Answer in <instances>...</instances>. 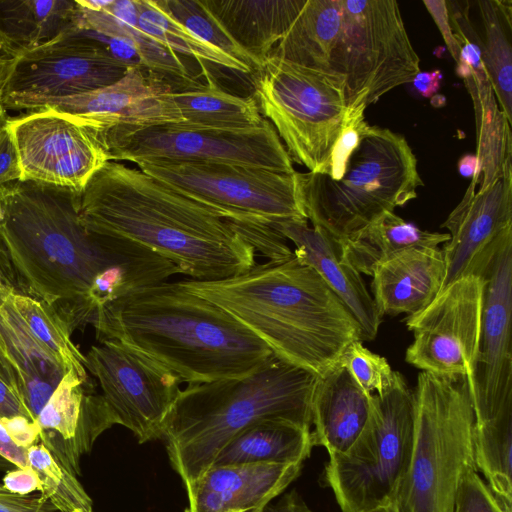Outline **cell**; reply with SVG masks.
<instances>
[{
  "instance_id": "obj_1",
  "label": "cell",
  "mask_w": 512,
  "mask_h": 512,
  "mask_svg": "<svg viewBox=\"0 0 512 512\" xmlns=\"http://www.w3.org/2000/svg\"><path fill=\"white\" fill-rule=\"evenodd\" d=\"M79 216L88 232L148 248L192 280L230 278L256 263L254 248L214 208L117 161L81 190Z\"/></svg>"
},
{
  "instance_id": "obj_2",
  "label": "cell",
  "mask_w": 512,
  "mask_h": 512,
  "mask_svg": "<svg viewBox=\"0 0 512 512\" xmlns=\"http://www.w3.org/2000/svg\"><path fill=\"white\" fill-rule=\"evenodd\" d=\"M80 193L33 181L0 186V235L31 296L52 306L71 331L99 274L162 257L129 240L88 232L79 216Z\"/></svg>"
},
{
  "instance_id": "obj_3",
  "label": "cell",
  "mask_w": 512,
  "mask_h": 512,
  "mask_svg": "<svg viewBox=\"0 0 512 512\" xmlns=\"http://www.w3.org/2000/svg\"><path fill=\"white\" fill-rule=\"evenodd\" d=\"M89 324L100 342L118 341L188 385L246 377L274 355L232 315L179 282L114 300Z\"/></svg>"
},
{
  "instance_id": "obj_4",
  "label": "cell",
  "mask_w": 512,
  "mask_h": 512,
  "mask_svg": "<svg viewBox=\"0 0 512 512\" xmlns=\"http://www.w3.org/2000/svg\"><path fill=\"white\" fill-rule=\"evenodd\" d=\"M179 283L232 315L277 358L317 376L334 366L350 343L362 342L351 311L294 255L255 263L222 280Z\"/></svg>"
},
{
  "instance_id": "obj_5",
  "label": "cell",
  "mask_w": 512,
  "mask_h": 512,
  "mask_svg": "<svg viewBox=\"0 0 512 512\" xmlns=\"http://www.w3.org/2000/svg\"><path fill=\"white\" fill-rule=\"evenodd\" d=\"M317 377L273 355L246 377L180 390L161 440L185 488L213 465L232 438L259 420L283 418L311 427Z\"/></svg>"
},
{
  "instance_id": "obj_6",
  "label": "cell",
  "mask_w": 512,
  "mask_h": 512,
  "mask_svg": "<svg viewBox=\"0 0 512 512\" xmlns=\"http://www.w3.org/2000/svg\"><path fill=\"white\" fill-rule=\"evenodd\" d=\"M299 182L307 220L340 242L415 199L424 185L405 137L368 123L339 180L299 172Z\"/></svg>"
},
{
  "instance_id": "obj_7",
  "label": "cell",
  "mask_w": 512,
  "mask_h": 512,
  "mask_svg": "<svg viewBox=\"0 0 512 512\" xmlns=\"http://www.w3.org/2000/svg\"><path fill=\"white\" fill-rule=\"evenodd\" d=\"M413 405L410 462L393 503L398 512H453L463 479L477 470L470 384L420 372Z\"/></svg>"
},
{
  "instance_id": "obj_8",
  "label": "cell",
  "mask_w": 512,
  "mask_h": 512,
  "mask_svg": "<svg viewBox=\"0 0 512 512\" xmlns=\"http://www.w3.org/2000/svg\"><path fill=\"white\" fill-rule=\"evenodd\" d=\"M414 426L413 391L394 371L389 387L372 395L369 420L343 453L329 455L325 480L342 512L393 502L409 466Z\"/></svg>"
},
{
  "instance_id": "obj_9",
  "label": "cell",
  "mask_w": 512,
  "mask_h": 512,
  "mask_svg": "<svg viewBox=\"0 0 512 512\" xmlns=\"http://www.w3.org/2000/svg\"><path fill=\"white\" fill-rule=\"evenodd\" d=\"M254 98L292 161L328 174L350 112L342 84L324 74L269 57L253 73Z\"/></svg>"
},
{
  "instance_id": "obj_10",
  "label": "cell",
  "mask_w": 512,
  "mask_h": 512,
  "mask_svg": "<svg viewBox=\"0 0 512 512\" xmlns=\"http://www.w3.org/2000/svg\"><path fill=\"white\" fill-rule=\"evenodd\" d=\"M343 26L333 56L349 112L365 110L381 96L410 83L420 59L395 0H342Z\"/></svg>"
},
{
  "instance_id": "obj_11",
  "label": "cell",
  "mask_w": 512,
  "mask_h": 512,
  "mask_svg": "<svg viewBox=\"0 0 512 512\" xmlns=\"http://www.w3.org/2000/svg\"><path fill=\"white\" fill-rule=\"evenodd\" d=\"M139 169L233 222L274 224L307 219L299 172L220 162L153 160Z\"/></svg>"
},
{
  "instance_id": "obj_12",
  "label": "cell",
  "mask_w": 512,
  "mask_h": 512,
  "mask_svg": "<svg viewBox=\"0 0 512 512\" xmlns=\"http://www.w3.org/2000/svg\"><path fill=\"white\" fill-rule=\"evenodd\" d=\"M108 161L220 162L293 173V161L268 121L249 129H196L175 124L117 127L95 137Z\"/></svg>"
},
{
  "instance_id": "obj_13",
  "label": "cell",
  "mask_w": 512,
  "mask_h": 512,
  "mask_svg": "<svg viewBox=\"0 0 512 512\" xmlns=\"http://www.w3.org/2000/svg\"><path fill=\"white\" fill-rule=\"evenodd\" d=\"M129 67L84 30L74 27L14 58L1 102L6 110L43 108L53 101L113 84Z\"/></svg>"
},
{
  "instance_id": "obj_14",
  "label": "cell",
  "mask_w": 512,
  "mask_h": 512,
  "mask_svg": "<svg viewBox=\"0 0 512 512\" xmlns=\"http://www.w3.org/2000/svg\"><path fill=\"white\" fill-rule=\"evenodd\" d=\"M485 280L462 277L438 293L423 310L406 316L413 333L405 360L422 372L466 378L472 391L478 358Z\"/></svg>"
},
{
  "instance_id": "obj_15",
  "label": "cell",
  "mask_w": 512,
  "mask_h": 512,
  "mask_svg": "<svg viewBox=\"0 0 512 512\" xmlns=\"http://www.w3.org/2000/svg\"><path fill=\"white\" fill-rule=\"evenodd\" d=\"M84 356L115 424L129 429L139 443L161 440L180 378L118 341H102Z\"/></svg>"
},
{
  "instance_id": "obj_16",
  "label": "cell",
  "mask_w": 512,
  "mask_h": 512,
  "mask_svg": "<svg viewBox=\"0 0 512 512\" xmlns=\"http://www.w3.org/2000/svg\"><path fill=\"white\" fill-rule=\"evenodd\" d=\"M481 335L471 391L475 425L512 415V234L485 266Z\"/></svg>"
},
{
  "instance_id": "obj_17",
  "label": "cell",
  "mask_w": 512,
  "mask_h": 512,
  "mask_svg": "<svg viewBox=\"0 0 512 512\" xmlns=\"http://www.w3.org/2000/svg\"><path fill=\"white\" fill-rule=\"evenodd\" d=\"M30 111L7 121L19 155L21 181L81 191L108 161L105 151L69 116L50 108Z\"/></svg>"
},
{
  "instance_id": "obj_18",
  "label": "cell",
  "mask_w": 512,
  "mask_h": 512,
  "mask_svg": "<svg viewBox=\"0 0 512 512\" xmlns=\"http://www.w3.org/2000/svg\"><path fill=\"white\" fill-rule=\"evenodd\" d=\"M176 91L166 79L141 67L130 66L113 84L53 101L43 108L69 116L95 139L117 127L181 123V114L172 98Z\"/></svg>"
},
{
  "instance_id": "obj_19",
  "label": "cell",
  "mask_w": 512,
  "mask_h": 512,
  "mask_svg": "<svg viewBox=\"0 0 512 512\" xmlns=\"http://www.w3.org/2000/svg\"><path fill=\"white\" fill-rule=\"evenodd\" d=\"M472 180L464 197L441 227L450 238L443 244L444 290L467 275L481 276L502 241L512 234V170L475 192Z\"/></svg>"
},
{
  "instance_id": "obj_20",
  "label": "cell",
  "mask_w": 512,
  "mask_h": 512,
  "mask_svg": "<svg viewBox=\"0 0 512 512\" xmlns=\"http://www.w3.org/2000/svg\"><path fill=\"white\" fill-rule=\"evenodd\" d=\"M39 442L71 473L80 474V459L95 440L115 425L94 383L67 371L40 411Z\"/></svg>"
},
{
  "instance_id": "obj_21",
  "label": "cell",
  "mask_w": 512,
  "mask_h": 512,
  "mask_svg": "<svg viewBox=\"0 0 512 512\" xmlns=\"http://www.w3.org/2000/svg\"><path fill=\"white\" fill-rule=\"evenodd\" d=\"M272 226L294 244V256L312 267L351 311L360 325L362 342L374 340L382 318L342 243L322 229L309 227L307 219L285 220Z\"/></svg>"
},
{
  "instance_id": "obj_22",
  "label": "cell",
  "mask_w": 512,
  "mask_h": 512,
  "mask_svg": "<svg viewBox=\"0 0 512 512\" xmlns=\"http://www.w3.org/2000/svg\"><path fill=\"white\" fill-rule=\"evenodd\" d=\"M303 463L214 465L186 488L187 512H262Z\"/></svg>"
},
{
  "instance_id": "obj_23",
  "label": "cell",
  "mask_w": 512,
  "mask_h": 512,
  "mask_svg": "<svg viewBox=\"0 0 512 512\" xmlns=\"http://www.w3.org/2000/svg\"><path fill=\"white\" fill-rule=\"evenodd\" d=\"M445 261L439 247L402 251L380 263L372 274L371 292L378 315H413L441 290Z\"/></svg>"
},
{
  "instance_id": "obj_24",
  "label": "cell",
  "mask_w": 512,
  "mask_h": 512,
  "mask_svg": "<svg viewBox=\"0 0 512 512\" xmlns=\"http://www.w3.org/2000/svg\"><path fill=\"white\" fill-rule=\"evenodd\" d=\"M366 393L339 362L317 377L311 398L313 445L345 452L365 428L372 409Z\"/></svg>"
},
{
  "instance_id": "obj_25",
  "label": "cell",
  "mask_w": 512,
  "mask_h": 512,
  "mask_svg": "<svg viewBox=\"0 0 512 512\" xmlns=\"http://www.w3.org/2000/svg\"><path fill=\"white\" fill-rule=\"evenodd\" d=\"M233 40L261 66L306 0H203Z\"/></svg>"
},
{
  "instance_id": "obj_26",
  "label": "cell",
  "mask_w": 512,
  "mask_h": 512,
  "mask_svg": "<svg viewBox=\"0 0 512 512\" xmlns=\"http://www.w3.org/2000/svg\"><path fill=\"white\" fill-rule=\"evenodd\" d=\"M0 339L19 375L21 399L36 421L67 370L33 337L10 295L0 300Z\"/></svg>"
},
{
  "instance_id": "obj_27",
  "label": "cell",
  "mask_w": 512,
  "mask_h": 512,
  "mask_svg": "<svg viewBox=\"0 0 512 512\" xmlns=\"http://www.w3.org/2000/svg\"><path fill=\"white\" fill-rule=\"evenodd\" d=\"M342 26V0H306L269 57L314 70L343 86L332 64Z\"/></svg>"
},
{
  "instance_id": "obj_28",
  "label": "cell",
  "mask_w": 512,
  "mask_h": 512,
  "mask_svg": "<svg viewBox=\"0 0 512 512\" xmlns=\"http://www.w3.org/2000/svg\"><path fill=\"white\" fill-rule=\"evenodd\" d=\"M76 27L107 37L123 38L136 49L142 68L185 89L196 83L182 58L146 35L138 26L136 0H112L98 11L76 2Z\"/></svg>"
},
{
  "instance_id": "obj_29",
  "label": "cell",
  "mask_w": 512,
  "mask_h": 512,
  "mask_svg": "<svg viewBox=\"0 0 512 512\" xmlns=\"http://www.w3.org/2000/svg\"><path fill=\"white\" fill-rule=\"evenodd\" d=\"M313 446L311 427L283 418H267L232 438L212 466L303 463Z\"/></svg>"
},
{
  "instance_id": "obj_30",
  "label": "cell",
  "mask_w": 512,
  "mask_h": 512,
  "mask_svg": "<svg viewBox=\"0 0 512 512\" xmlns=\"http://www.w3.org/2000/svg\"><path fill=\"white\" fill-rule=\"evenodd\" d=\"M76 27L72 0H0V38L16 57Z\"/></svg>"
},
{
  "instance_id": "obj_31",
  "label": "cell",
  "mask_w": 512,
  "mask_h": 512,
  "mask_svg": "<svg viewBox=\"0 0 512 512\" xmlns=\"http://www.w3.org/2000/svg\"><path fill=\"white\" fill-rule=\"evenodd\" d=\"M449 238L448 233L421 230L394 212H386L341 243L351 264L361 274L372 276L380 263L402 251L438 247Z\"/></svg>"
},
{
  "instance_id": "obj_32",
  "label": "cell",
  "mask_w": 512,
  "mask_h": 512,
  "mask_svg": "<svg viewBox=\"0 0 512 512\" xmlns=\"http://www.w3.org/2000/svg\"><path fill=\"white\" fill-rule=\"evenodd\" d=\"M182 122L196 129H249L264 122L254 97H240L220 89L213 82L173 93Z\"/></svg>"
},
{
  "instance_id": "obj_33",
  "label": "cell",
  "mask_w": 512,
  "mask_h": 512,
  "mask_svg": "<svg viewBox=\"0 0 512 512\" xmlns=\"http://www.w3.org/2000/svg\"><path fill=\"white\" fill-rule=\"evenodd\" d=\"M477 3L483 25L482 61L499 108L512 124V1Z\"/></svg>"
},
{
  "instance_id": "obj_34",
  "label": "cell",
  "mask_w": 512,
  "mask_h": 512,
  "mask_svg": "<svg viewBox=\"0 0 512 512\" xmlns=\"http://www.w3.org/2000/svg\"><path fill=\"white\" fill-rule=\"evenodd\" d=\"M12 303L33 337L67 370L87 379L85 356L71 340L72 331L49 304L29 295L12 294Z\"/></svg>"
},
{
  "instance_id": "obj_35",
  "label": "cell",
  "mask_w": 512,
  "mask_h": 512,
  "mask_svg": "<svg viewBox=\"0 0 512 512\" xmlns=\"http://www.w3.org/2000/svg\"><path fill=\"white\" fill-rule=\"evenodd\" d=\"M136 6L139 28L179 56H189L200 63L210 62L244 74H253L246 65L198 39L167 15L155 0H136Z\"/></svg>"
},
{
  "instance_id": "obj_36",
  "label": "cell",
  "mask_w": 512,
  "mask_h": 512,
  "mask_svg": "<svg viewBox=\"0 0 512 512\" xmlns=\"http://www.w3.org/2000/svg\"><path fill=\"white\" fill-rule=\"evenodd\" d=\"M173 20L204 43L223 52L256 72L261 65L228 34L203 0H155Z\"/></svg>"
},
{
  "instance_id": "obj_37",
  "label": "cell",
  "mask_w": 512,
  "mask_h": 512,
  "mask_svg": "<svg viewBox=\"0 0 512 512\" xmlns=\"http://www.w3.org/2000/svg\"><path fill=\"white\" fill-rule=\"evenodd\" d=\"M28 464L37 473L40 494L59 512H93L92 500L77 480L40 442L27 450Z\"/></svg>"
},
{
  "instance_id": "obj_38",
  "label": "cell",
  "mask_w": 512,
  "mask_h": 512,
  "mask_svg": "<svg viewBox=\"0 0 512 512\" xmlns=\"http://www.w3.org/2000/svg\"><path fill=\"white\" fill-rule=\"evenodd\" d=\"M338 362L368 394H381L394 376L387 359L370 351L361 341L350 343Z\"/></svg>"
},
{
  "instance_id": "obj_39",
  "label": "cell",
  "mask_w": 512,
  "mask_h": 512,
  "mask_svg": "<svg viewBox=\"0 0 512 512\" xmlns=\"http://www.w3.org/2000/svg\"><path fill=\"white\" fill-rule=\"evenodd\" d=\"M453 512H512V507L500 500L474 471L463 479Z\"/></svg>"
},
{
  "instance_id": "obj_40",
  "label": "cell",
  "mask_w": 512,
  "mask_h": 512,
  "mask_svg": "<svg viewBox=\"0 0 512 512\" xmlns=\"http://www.w3.org/2000/svg\"><path fill=\"white\" fill-rule=\"evenodd\" d=\"M230 222L255 252L259 250L268 261L284 260L294 255L287 239L272 224Z\"/></svg>"
},
{
  "instance_id": "obj_41",
  "label": "cell",
  "mask_w": 512,
  "mask_h": 512,
  "mask_svg": "<svg viewBox=\"0 0 512 512\" xmlns=\"http://www.w3.org/2000/svg\"><path fill=\"white\" fill-rule=\"evenodd\" d=\"M364 111L350 112L349 121L334 147L329 171L326 174L334 180H339L343 176L348 159L359 143L362 130L367 124L364 118Z\"/></svg>"
},
{
  "instance_id": "obj_42",
  "label": "cell",
  "mask_w": 512,
  "mask_h": 512,
  "mask_svg": "<svg viewBox=\"0 0 512 512\" xmlns=\"http://www.w3.org/2000/svg\"><path fill=\"white\" fill-rule=\"evenodd\" d=\"M12 294L31 296L4 239L0 235V300Z\"/></svg>"
},
{
  "instance_id": "obj_43",
  "label": "cell",
  "mask_w": 512,
  "mask_h": 512,
  "mask_svg": "<svg viewBox=\"0 0 512 512\" xmlns=\"http://www.w3.org/2000/svg\"><path fill=\"white\" fill-rule=\"evenodd\" d=\"M21 178L18 151L6 124L0 131V186L19 181Z\"/></svg>"
},
{
  "instance_id": "obj_44",
  "label": "cell",
  "mask_w": 512,
  "mask_h": 512,
  "mask_svg": "<svg viewBox=\"0 0 512 512\" xmlns=\"http://www.w3.org/2000/svg\"><path fill=\"white\" fill-rule=\"evenodd\" d=\"M56 509L40 495H19L0 482V512H55Z\"/></svg>"
},
{
  "instance_id": "obj_45",
  "label": "cell",
  "mask_w": 512,
  "mask_h": 512,
  "mask_svg": "<svg viewBox=\"0 0 512 512\" xmlns=\"http://www.w3.org/2000/svg\"><path fill=\"white\" fill-rule=\"evenodd\" d=\"M423 4L434 19L452 58L457 62L461 46L451 27L447 2L445 0H423Z\"/></svg>"
},
{
  "instance_id": "obj_46",
  "label": "cell",
  "mask_w": 512,
  "mask_h": 512,
  "mask_svg": "<svg viewBox=\"0 0 512 512\" xmlns=\"http://www.w3.org/2000/svg\"><path fill=\"white\" fill-rule=\"evenodd\" d=\"M4 487L12 493L19 495H30L32 492L40 491L41 483L35 470L27 466L17 468L5 474L2 479Z\"/></svg>"
},
{
  "instance_id": "obj_47",
  "label": "cell",
  "mask_w": 512,
  "mask_h": 512,
  "mask_svg": "<svg viewBox=\"0 0 512 512\" xmlns=\"http://www.w3.org/2000/svg\"><path fill=\"white\" fill-rule=\"evenodd\" d=\"M13 441L20 447L28 448L39 441V428L36 422L25 417L1 420Z\"/></svg>"
},
{
  "instance_id": "obj_48",
  "label": "cell",
  "mask_w": 512,
  "mask_h": 512,
  "mask_svg": "<svg viewBox=\"0 0 512 512\" xmlns=\"http://www.w3.org/2000/svg\"><path fill=\"white\" fill-rule=\"evenodd\" d=\"M25 417L33 422L18 392L0 378V420Z\"/></svg>"
},
{
  "instance_id": "obj_49",
  "label": "cell",
  "mask_w": 512,
  "mask_h": 512,
  "mask_svg": "<svg viewBox=\"0 0 512 512\" xmlns=\"http://www.w3.org/2000/svg\"><path fill=\"white\" fill-rule=\"evenodd\" d=\"M0 457L17 468L29 466L27 450L18 446L0 420Z\"/></svg>"
},
{
  "instance_id": "obj_50",
  "label": "cell",
  "mask_w": 512,
  "mask_h": 512,
  "mask_svg": "<svg viewBox=\"0 0 512 512\" xmlns=\"http://www.w3.org/2000/svg\"><path fill=\"white\" fill-rule=\"evenodd\" d=\"M262 512H312L296 490L284 494L275 504H267Z\"/></svg>"
},
{
  "instance_id": "obj_51",
  "label": "cell",
  "mask_w": 512,
  "mask_h": 512,
  "mask_svg": "<svg viewBox=\"0 0 512 512\" xmlns=\"http://www.w3.org/2000/svg\"><path fill=\"white\" fill-rule=\"evenodd\" d=\"M442 73L440 70L419 72L413 79L417 91L424 97L433 96L440 88Z\"/></svg>"
},
{
  "instance_id": "obj_52",
  "label": "cell",
  "mask_w": 512,
  "mask_h": 512,
  "mask_svg": "<svg viewBox=\"0 0 512 512\" xmlns=\"http://www.w3.org/2000/svg\"><path fill=\"white\" fill-rule=\"evenodd\" d=\"M0 378L9 386L15 389L18 394L21 393V382L19 375L0 339ZM21 397V395H20Z\"/></svg>"
},
{
  "instance_id": "obj_53",
  "label": "cell",
  "mask_w": 512,
  "mask_h": 512,
  "mask_svg": "<svg viewBox=\"0 0 512 512\" xmlns=\"http://www.w3.org/2000/svg\"><path fill=\"white\" fill-rule=\"evenodd\" d=\"M459 173L466 178H472L477 184L481 180L480 163L476 155L467 154L460 158L457 164Z\"/></svg>"
},
{
  "instance_id": "obj_54",
  "label": "cell",
  "mask_w": 512,
  "mask_h": 512,
  "mask_svg": "<svg viewBox=\"0 0 512 512\" xmlns=\"http://www.w3.org/2000/svg\"><path fill=\"white\" fill-rule=\"evenodd\" d=\"M14 62V57L0 56V95L10 74Z\"/></svg>"
},
{
  "instance_id": "obj_55",
  "label": "cell",
  "mask_w": 512,
  "mask_h": 512,
  "mask_svg": "<svg viewBox=\"0 0 512 512\" xmlns=\"http://www.w3.org/2000/svg\"><path fill=\"white\" fill-rule=\"evenodd\" d=\"M363 512H398V509L393 502H389Z\"/></svg>"
},
{
  "instance_id": "obj_56",
  "label": "cell",
  "mask_w": 512,
  "mask_h": 512,
  "mask_svg": "<svg viewBox=\"0 0 512 512\" xmlns=\"http://www.w3.org/2000/svg\"><path fill=\"white\" fill-rule=\"evenodd\" d=\"M8 119L7 110L3 106L0 98V131L7 124Z\"/></svg>"
},
{
  "instance_id": "obj_57",
  "label": "cell",
  "mask_w": 512,
  "mask_h": 512,
  "mask_svg": "<svg viewBox=\"0 0 512 512\" xmlns=\"http://www.w3.org/2000/svg\"><path fill=\"white\" fill-rule=\"evenodd\" d=\"M0 56H9V57H12L9 55L2 39L0 38Z\"/></svg>"
},
{
  "instance_id": "obj_58",
  "label": "cell",
  "mask_w": 512,
  "mask_h": 512,
  "mask_svg": "<svg viewBox=\"0 0 512 512\" xmlns=\"http://www.w3.org/2000/svg\"><path fill=\"white\" fill-rule=\"evenodd\" d=\"M0 459H2V458L0 457ZM3 460H4V459H3Z\"/></svg>"
}]
</instances>
